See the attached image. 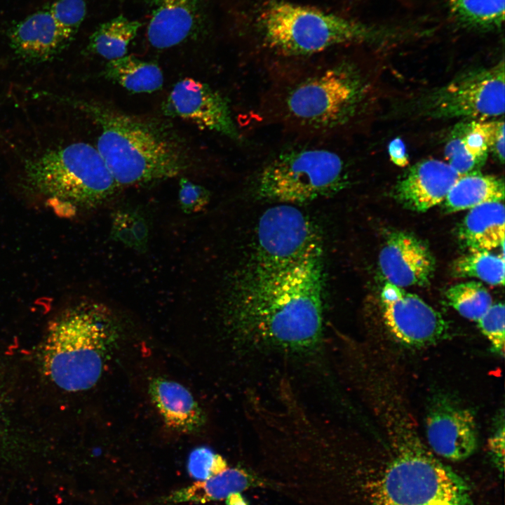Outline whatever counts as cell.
Wrapping results in <instances>:
<instances>
[{"label":"cell","instance_id":"cell-16","mask_svg":"<svg viewBox=\"0 0 505 505\" xmlns=\"http://www.w3.org/2000/svg\"><path fill=\"white\" fill-rule=\"evenodd\" d=\"M6 35L14 53L32 63L53 59L73 41L58 26L47 6L12 23Z\"/></svg>","mask_w":505,"mask_h":505},{"label":"cell","instance_id":"cell-17","mask_svg":"<svg viewBox=\"0 0 505 505\" xmlns=\"http://www.w3.org/2000/svg\"><path fill=\"white\" fill-rule=\"evenodd\" d=\"M151 18L147 27L149 43L158 49L175 46L187 39L196 28L199 0H150Z\"/></svg>","mask_w":505,"mask_h":505},{"label":"cell","instance_id":"cell-10","mask_svg":"<svg viewBox=\"0 0 505 505\" xmlns=\"http://www.w3.org/2000/svg\"><path fill=\"white\" fill-rule=\"evenodd\" d=\"M254 264L285 269L322 256L318 230L295 205L279 203L267 209L257 227Z\"/></svg>","mask_w":505,"mask_h":505},{"label":"cell","instance_id":"cell-9","mask_svg":"<svg viewBox=\"0 0 505 505\" xmlns=\"http://www.w3.org/2000/svg\"><path fill=\"white\" fill-rule=\"evenodd\" d=\"M505 67L495 65L462 73L448 83L418 95L411 105L417 116L430 119L489 120L503 116Z\"/></svg>","mask_w":505,"mask_h":505},{"label":"cell","instance_id":"cell-31","mask_svg":"<svg viewBox=\"0 0 505 505\" xmlns=\"http://www.w3.org/2000/svg\"><path fill=\"white\" fill-rule=\"evenodd\" d=\"M227 467L226 461L220 455L206 447L194 450L189 454L187 463L189 475L198 480H207Z\"/></svg>","mask_w":505,"mask_h":505},{"label":"cell","instance_id":"cell-4","mask_svg":"<svg viewBox=\"0 0 505 505\" xmlns=\"http://www.w3.org/2000/svg\"><path fill=\"white\" fill-rule=\"evenodd\" d=\"M95 306L79 304L53 319L43 347L45 372L60 388L85 391L99 380L103 370L109 328Z\"/></svg>","mask_w":505,"mask_h":505},{"label":"cell","instance_id":"cell-3","mask_svg":"<svg viewBox=\"0 0 505 505\" xmlns=\"http://www.w3.org/2000/svg\"><path fill=\"white\" fill-rule=\"evenodd\" d=\"M392 455L375 496V505H473L464 479L439 461L402 419L393 426Z\"/></svg>","mask_w":505,"mask_h":505},{"label":"cell","instance_id":"cell-19","mask_svg":"<svg viewBox=\"0 0 505 505\" xmlns=\"http://www.w3.org/2000/svg\"><path fill=\"white\" fill-rule=\"evenodd\" d=\"M486 120L464 119L452 130L446 142V162L459 176L480 171L489 149Z\"/></svg>","mask_w":505,"mask_h":505},{"label":"cell","instance_id":"cell-36","mask_svg":"<svg viewBox=\"0 0 505 505\" xmlns=\"http://www.w3.org/2000/svg\"><path fill=\"white\" fill-rule=\"evenodd\" d=\"M227 505H248L241 492L233 493L227 498Z\"/></svg>","mask_w":505,"mask_h":505},{"label":"cell","instance_id":"cell-22","mask_svg":"<svg viewBox=\"0 0 505 505\" xmlns=\"http://www.w3.org/2000/svg\"><path fill=\"white\" fill-rule=\"evenodd\" d=\"M103 74L135 93H152L163 85V72L158 65L132 55L109 60Z\"/></svg>","mask_w":505,"mask_h":505},{"label":"cell","instance_id":"cell-32","mask_svg":"<svg viewBox=\"0 0 505 505\" xmlns=\"http://www.w3.org/2000/svg\"><path fill=\"white\" fill-rule=\"evenodd\" d=\"M210 194L203 186L182 177L180 181L179 202L181 209L187 214L202 210L209 203Z\"/></svg>","mask_w":505,"mask_h":505},{"label":"cell","instance_id":"cell-1","mask_svg":"<svg viewBox=\"0 0 505 505\" xmlns=\"http://www.w3.org/2000/svg\"><path fill=\"white\" fill-rule=\"evenodd\" d=\"M322 256L280 270L252 264L236 283L230 317L247 342L291 352L316 348L323 332Z\"/></svg>","mask_w":505,"mask_h":505},{"label":"cell","instance_id":"cell-29","mask_svg":"<svg viewBox=\"0 0 505 505\" xmlns=\"http://www.w3.org/2000/svg\"><path fill=\"white\" fill-rule=\"evenodd\" d=\"M46 6L58 26L74 39L86 15V0H55Z\"/></svg>","mask_w":505,"mask_h":505},{"label":"cell","instance_id":"cell-28","mask_svg":"<svg viewBox=\"0 0 505 505\" xmlns=\"http://www.w3.org/2000/svg\"><path fill=\"white\" fill-rule=\"evenodd\" d=\"M112 236L128 247L144 251L149 238L148 224L144 217L133 210H119L112 220Z\"/></svg>","mask_w":505,"mask_h":505},{"label":"cell","instance_id":"cell-13","mask_svg":"<svg viewBox=\"0 0 505 505\" xmlns=\"http://www.w3.org/2000/svg\"><path fill=\"white\" fill-rule=\"evenodd\" d=\"M163 113L231 139L239 137L225 98L208 84L184 78L175 83L164 100Z\"/></svg>","mask_w":505,"mask_h":505},{"label":"cell","instance_id":"cell-15","mask_svg":"<svg viewBox=\"0 0 505 505\" xmlns=\"http://www.w3.org/2000/svg\"><path fill=\"white\" fill-rule=\"evenodd\" d=\"M459 177L446 161L425 159L400 176L393 189L394 196L409 210L426 212L445 200Z\"/></svg>","mask_w":505,"mask_h":505},{"label":"cell","instance_id":"cell-6","mask_svg":"<svg viewBox=\"0 0 505 505\" xmlns=\"http://www.w3.org/2000/svg\"><path fill=\"white\" fill-rule=\"evenodd\" d=\"M27 183L55 206L74 213L108 201L120 189L96 147L74 142L26 161Z\"/></svg>","mask_w":505,"mask_h":505},{"label":"cell","instance_id":"cell-33","mask_svg":"<svg viewBox=\"0 0 505 505\" xmlns=\"http://www.w3.org/2000/svg\"><path fill=\"white\" fill-rule=\"evenodd\" d=\"M486 133L489 152L501 163L504 161V119L486 120Z\"/></svg>","mask_w":505,"mask_h":505},{"label":"cell","instance_id":"cell-8","mask_svg":"<svg viewBox=\"0 0 505 505\" xmlns=\"http://www.w3.org/2000/svg\"><path fill=\"white\" fill-rule=\"evenodd\" d=\"M346 181L345 163L336 152L296 148L279 153L264 165L255 191L262 199L295 205L336 193Z\"/></svg>","mask_w":505,"mask_h":505},{"label":"cell","instance_id":"cell-25","mask_svg":"<svg viewBox=\"0 0 505 505\" xmlns=\"http://www.w3.org/2000/svg\"><path fill=\"white\" fill-rule=\"evenodd\" d=\"M451 14L462 25L478 30H494L504 21L505 0H448Z\"/></svg>","mask_w":505,"mask_h":505},{"label":"cell","instance_id":"cell-11","mask_svg":"<svg viewBox=\"0 0 505 505\" xmlns=\"http://www.w3.org/2000/svg\"><path fill=\"white\" fill-rule=\"evenodd\" d=\"M381 299L384 323L400 342L422 347L447 335L449 325L445 319L417 295L387 282Z\"/></svg>","mask_w":505,"mask_h":505},{"label":"cell","instance_id":"cell-27","mask_svg":"<svg viewBox=\"0 0 505 505\" xmlns=\"http://www.w3.org/2000/svg\"><path fill=\"white\" fill-rule=\"evenodd\" d=\"M447 304L461 316L477 321L492 305L490 292L476 281L460 283L445 292Z\"/></svg>","mask_w":505,"mask_h":505},{"label":"cell","instance_id":"cell-21","mask_svg":"<svg viewBox=\"0 0 505 505\" xmlns=\"http://www.w3.org/2000/svg\"><path fill=\"white\" fill-rule=\"evenodd\" d=\"M504 198V180L478 171L460 176L445 197L444 205L447 212L453 213L485 203L503 201Z\"/></svg>","mask_w":505,"mask_h":505},{"label":"cell","instance_id":"cell-20","mask_svg":"<svg viewBox=\"0 0 505 505\" xmlns=\"http://www.w3.org/2000/svg\"><path fill=\"white\" fill-rule=\"evenodd\" d=\"M502 202L485 203L469 210L459 229V239L469 251H490L504 246Z\"/></svg>","mask_w":505,"mask_h":505},{"label":"cell","instance_id":"cell-35","mask_svg":"<svg viewBox=\"0 0 505 505\" xmlns=\"http://www.w3.org/2000/svg\"><path fill=\"white\" fill-rule=\"evenodd\" d=\"M389 154L391 161L400 167L408 164V159L404 142L400 138L393 140L389 144Z\"/></svg>","mask_w":505,"mask_h":505},{"label":"cell","instance_id":"cell-23","mask_svg":"<svg viewBox=\"0 0 505 505\" xmlns=\"http://www.w3.org/2000/svg\"><path fill=\"white\" fill-rule=\"evenodd\" d=\"M252 483L251 477L237 468L227 467L220 473L205 480L180 490L166 499L168 502L195 501L204 503L226 499L233 493L241 492Z\"/></svg>","mask_w":505,"mask_h":505},{"label":"cell","instance_id":"cell-26","mask_svg":"<svg viewBox=\"0 0 505 505\" xmlns=\"http://www.w3.org/2000/svg\"><path fill=\"white\" fill-rule=\"evenodd\" d=\"M452 271L457 277L476 278L490 285H503L504 256L490 251H469L454 260Z\"/></svg>","mask_w":505,"mask_h":505},{"label":"cell","instance_id":"cell-5","mask_svg":"<svg viewBox=\"0 0 505 505\" xmlns=\"http://www.w3.org/2000/svg\"><path fill=\"white\" fill-rule=\"evenodd\" d=\"M366 93L361 74L337 65L299 76L281 90L279 111L288 126L328 133L348 123L359 112Z\"/></svg>","mask_w":505,"mask_h":505},{"label":"cell","instance_id":"cell-24","mask_svg":"<svg viewBox=\"0 0 505 505\" xmlns=\"http://www.w3.org/2000/svg\"><path fill=\"white\" fill-rule=\"evenodd\" d=\"M141 23L119 15L100 25L92 33L87 46L88 52L108 60L126 55L128 46L135 37Z\"/></svg>","mask_w":505,"mask_h":505},{"label":"cell","instance_id":"cell-18","mask_svg":"<svg viewBox=\"0 0 505 505\" xmlns=\"http://www.w3.org/2000/svg\"><path fill=\"white\" fill-rule=\"evenodd\" d=\"M153 403L168 427L180 432L198 430L205 422V416L191 393L183 385L161 377L153 379L149 384Z\"/></svg>","mask_w":505,"mask_h":505},{"label":"cell","instance_id":"cell-2","mask_svg":"<svg viewBox=\"0 0 505 505\" xmlns=\"http://www.w3.org/2000/svg\"><path fill=\"white\" fill-rule=\"evenodd\" d=\"M99 126L96 148L119 188L175 177L186 168L176 142L150 121L97 102L65 99Z\"/></svg>","mask_w":505,"mask_h":505},{"label":"cell","instance_id":"cell-30","mask_svg":"<svg viewBox=\"0 0 505 505\" xmlns=\"http://www.w3.org/2000/svg\"><path fill=\"white\" fill-rule=\"evenodd\" d=\"M504 306L494 304L477 321L478 326L491 345L492 351L501 356L504 354Z\"/></svg>","mask_w":505,"mask_h":505},{"label":"cell","instance_id":"cell-7","mask_svg":"<svg viewBox=\"0 0 505 505\" xmlns=\"http://www.w3.org/2000/svg\"><path fill=\"white\" fill-rule=\"evenodd\" d=\"M258 22L269 48L285 55L314 54L383 35L381 30L332 13L286 1L269 4Z\"/></svg>","mask_w":505,"mask_h":505},{"label":"cell","instance_id":"cell-12","mask_svg":"<svg viewBox=\"0 0 505 505\" xmlns=\"http://www.w3.org/2000/svg\"><path fill=\"white\" fill-rule=\"evenodd\" d=\"M424 428L430 448L444 459L464 460L477 449L478 438L474 415L447 396L433 398L426 410Z\"/></svg>","mask_w":505,"mask_h":505},{"label":"cell","instance_id":"cell-34","mask_svg":"<svg viewBox=\"0 0 505 505\" xmlns=\"http://www.w3.org/2000/svg\"><path fill=\"white\" fill-rule=\"evenodd\" d=\"M488 447L495 466L501 473H503L504 464V423L494 431L490 438Z\"/></svg>","mask_w":505,"mask_h":505},{"label":"cell","instance_id":"cell-14","mask_svg":"<svg viewBox=\"0 0 505 505\" xmlns=\"http://www.w3.org/2000/svg\"><path fill=\"white\" fill-rule=\"evenodd\" d=\"M379 266L387 282L404 288L429 284L436 262L424 241L410 233L395 231L380 250Z\"/></svg>","mask_w":505,"mask_h":505}]
</instances>
